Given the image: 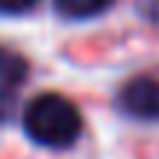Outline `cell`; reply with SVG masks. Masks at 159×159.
I'll return each instance as SVG.
<instances>
[{
    "label": "cell",
    "instance_id": "1",
    "mask_svg": "<svg viewBox=\"0 0 159 159\" xmlns=\"http://www.w3.org/2000/svg\"><path fill=\"white\" fill-rule=\"evenodd\" d=\"M24 130L41 148H71L83 130L77 106L62 94H39L24 109Z\"/></svg>",
    "mask_w": 159,
    "mask_h": 159
},
{
    "label": "cell",
    "instance_id": "2",
    "mask_svg": "<svg viewBox=\"0 0 159 159\" xmlns=\"http://www.w3.org/2000/svg\"><path fill=\"white\" fill-rule=\"evenodd\" d=\"M118 106L124 115L139 121H156L159 118V77L142 74L124 83L118 94Z\"/></svg>",
    "mask_w": 159,
    "mask_h": 159
},
{
    "label": "cell",
    "instance_id": "3",
    "mask_svg": "<svg viewBox=\"0 0 159 159\" xmlns=\"http://www.w3.org/2000/svg\"><path fill=\"white\" fill-rule=\"evenodd\" d=\"M24 77H27V59L9 47H0V94H12V89H18Z\"/></svg>",
    "mask_w": 159,
    "mask_h": 159
},
{
    "label": "cell",
    "instance_id": "4",
    "mask_svg": "<svg viewBox=\"0 0 159 159\" xmlns=\"http://www.w3.org/2000/svg\"><path fill=\"white\" fill-rule=\"evenodd\" d=\"M56 12L62 18H71V21H85V18H94L100 12H106L112 6V0H53Z\"/></svg>",
    "mask_w": 159,
    "mask_h": 159
},
{
    "label": "cell",
    "instance_id": "5",
    "mask_svg": "<svg viewBox=\"0 0 159 159\" xmlns=\"http://www.w3.org/2000/svg\"><path fill=\"white\" fill-rule=\"evenodd\" d=\"M35 3H39V0H0V12H3V15H24V12H30Z\"/></svg>",
    "mask_w": 159,
    "mask_h": 159
}]
</instances>
